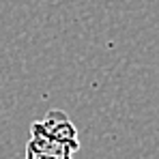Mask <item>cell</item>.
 Returning a JSON list of instances; mask_svg holds the SVG:
<instances>
[{
	"instance_id": "6da1fadb",
	"label": "cell",
	"mask_w": 159,
	"mask_h": 159,
	"mask_svg": "<svg viewBox=\"0 0 159 159\" xmlns=\"http://www.w3.org/2000/svg\"><path fill=\"white\" fill-rule=\"evenodd\" d=\"M75 148L78 138L71 120L60 112H50L43 120L32 125L26 159H71Z\"/></svg>"
}]
</instances>
